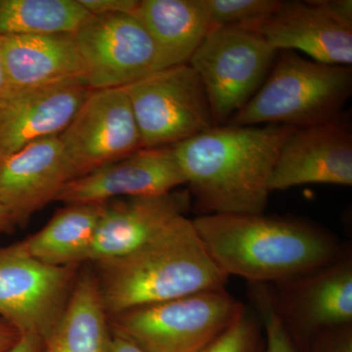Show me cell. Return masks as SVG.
<instances>
[{
  "label": "cell",
  "instance_id": "cell-1",
  "mask_svg": "<svg viewBox=\"0 0 352 352\" xmlns=\"http://www.w3.org/2000/svg\"><path fill=\"white\" fill-rule=\"evenodd\" d=\"M293 129L226 124L173 146L198 214H263L273 168Z\"/></svg>",
  "mask_w": 352,
  "mask_h": 352
},
{
  "label": "cell",
  "instance_id": "cell-2",
  "mask_svg": "<svg viewBox=\"0 0 352 352\" xmlns=\"http://www.w3.org/2000/svg\"><path fill=\"white\" fill-rule=\"evenodd\" d=\"M192 220L220 270L249 284L291 281L342 252L332 234L302 220L263 214L200 215Z\"/></svg>",
  "mask_w": 352,
  "mask_h": 352
},
{
  "label": "cell",
  "instance_id": "cell-3",
  "mask_svg": "<svg viewBox=\"0 0 352 352\" xmlns=\"http://www.w3.org/2000/svg\"><path fill=\"white\" fill-rule=\"evenodd\" d=\"M97 283L109 316L132 308L226 288L228 276L185 215L120 258L96 263Z\"/></svg>",
  "mask_w": 352,
  "mask_h": 352
},
{
  "label": "cell",
  "instance_id": "cell-4",
  "mask_svg": "<svg viewBox=\"0 0 352 352\" xmlns=\"http://www.w3.org/2000/svg\"><path fill=\"white\" fill-rule=\"evenodd\" d=\"M352 94V68L320 63L295 51H278L258 91L228 124H276L300 129L344 116Z\"/></svg>",
  "mask_w": 352,
  "mask_h": 352
},
{
  "label": "cell",
  "instance_id": "cell-5",
  "mask_svg": "<svg viewBox=\"0 0 352 352\" xmlns=\"http://www.w3.org/2000/svg\"><path fill=\"white\" fill-rule=\"evenodd\" d=\"M226 288L109 316L111 333L144 352H200L244 309Z\"/></svg>",
  "mask_w": 352,
  "mask_h": 352
},
{
  "label": "cell",
  "instance_id": "cell-6",
  "mask_svg": "<svg viewBox=\"0 0 352 352\" xmlns=\"http://www.w3.org/2000/svg\"><path fill=\"white\" fill-rule=\"evenodd\" d=\"M277 53L252 30H210L188 64L203 83L215 126L228 124L258 91Z\"/></svg>",
  "mask_w": 352,
  "mask_h": 352
},
{
  "label": "cell",
  "instance_id": "cell-7",
  "mask_svg": "<svg viewBox=\"0 0 352 352\" xmlns=\"http://www.w3.org/2000/svg\"><path fill=\"white\" fill-rule=\"evenodd\" d=\"M122 88L143 148L171 147L215 126L205 88L189 64L153 72Z\"/></svg>",
  "mask_w": 352,
  "mask_h": 352
},
{
  "label": "cell",
  "instance_id": "cell-8",
  "mask_svg": "<svg viewBox=\"0 0 352 352\" xmlns=\"http://www.w3.org/2000/svg\"><path fill=\"white\" fill-rule=\"evenodd\" d=\"M80 270V264L41 263L18 242L0 245V318L21 335L45 339L63 314Z\"/></svg>",
  "mask_w": 352,
  "mask_h": 352
},
{
  "label": "cell",
  "instance_id": "cell-9",
  "mask_svg": "<svg viewBox=\"0 0 352 352\" xmlns=\"http://www.w3.org/2000/svg\"><path fill=\"white\" fill-rule=\"evenodd\" d=\"M59 139L69 180L143 148L131 101L122 87L94 90Z\"/></svg>",
  "mask_w": 352,
  "mask_h": 352
},
{
  "label": "cell",
  "instance_id": "cell-10",
  "mask_svg": "<svg viewBox=\"0 0 352 352\" xmlns=\"http://www.w3.org/2000/svg\"><path fill=\"white\" fill-rule=\"evenodd\" d=\"M74 38L94 90L124 87L155 72L154 43L132 14L92 15Z\"/></svg>",
  "mask_w": 352,
  "mask_h": 352
},
{
  "label": "cell",
  "instance_id": "cell-11",
  "mask_svg": "<svg viewBox=\"0 0 352 352\" xmlns=\"http://www.w3.org/2000/svg\"><path fill=\"white\" fill-rule=\"evenodd\" d=\"M278 314L296 344L352 325V256L342 251L318 270L285 283L273 285Z\"/></svg>",
  "mask_w": 352,
  "mask_h": 352
},
{
  "label": "cell",
  "instance_id": "cell-12",
  "mask_svg": "<svg viewBox=\"0 0 352 352\" xmlns=\"http://www.w3.org/2000/svg\"><path fill=\"white\" fill-rule=\"evenodd\" d=\"M305 184L352 185V127L346 115L294 129L284 141L270 180V192Z\"/></svg>",
  "mask_w": 352,
  "mask_h": 352
},
{
  "label": "cell",
  "instance_id": "cell-13",
  "mask_svg": "<svg viewBox=\"0 0 352 352\" xmlns=\"http://www.w3.org/2000/svg\"><path fill=\"white\" fill-rule=\"evenodd\" d=\"M171 147L142 148L62 187L57 201L107 203L115 199L164 195L185 185Z\"/></svg>",
  "mask_w": 352,
  "mask_h": 352
},
{
  "label": "cell",
  "instance_id": "cell-14",
  "mask_svg": "<svg viewBox=\"0 0 352 352\" xmlns=\"http://www.w3.org/2000/svg\"><path fill=\"white\" fill-rule=\"evenodd\" d=\"M94 91L82 78L11 89L0 106V159L67 129Z\"/></svg>",
  "mask_w": 352,
  "mask_h": 352
},
{
  "label": "cell",
  "instance_id": "cell-15",
  "mask_svg": "<svg viewBox=\"0 0 352 352\" xmlns=\"http://www.w3.org/2000/svg\"><path fill=\"white\" fill-rule=\"evenodd\" d=\"M252 31L278 51H302L324 64L352 63V23L331 10L327 0L280 1Z\"/></svg>",
  "mask_w": 352,
  "mask_h": 352
},
{
  "label": "cell",
  "instance_id": "cell-16",
  "mask_svg": "<svg viewBox=\"0 0 352 352\" xmlns=\"http://www.w3.org/2000/svg\"><path fill=\"white\" fill-rule=\"evenodd\" d=\"M191 207L188 192L115 199L105 203L85 263L120 258L149 242Z\"/></svg>",
  "mask_w": 352,
  "mask_h": 352
},
{
  "label": "cell",
  "instance_id": "cell-17",
  "mask_svg": "<svg viewBox=\"0 0 352 352\" xmlns=\"http://www.w3.org/2000/svg\"><path fill=\"white\" fill-rule=\"evenodd\" d=\"M69 182L59 135L39 139L0 159V204L18 226L56 200Z\"/></svg>",
  "mask_w": 352,
  "mask_h": 352
},
{
  "label": "cell",
  "instance_id": "cell-18",
  "mask_svg": "<svg viewBox=\"0 0 352 352\" xmlns=\"http://www.w3.org/2000/svg\"><path fill=\"white\" fill-rule=\"evenodd\" d=\"M0 50L11 89L85 80L74 34L0 36Z\"/></svg>",
  "mask_w": 352,
  "mask_h": 352
},
{
  "label": "cell",
  "instance_id": "cell-19",
  "mask_svg": "<svg viewBox=\"0 0 352 352\" xmlns=\"http://www.w3.org/2000/svg\"><path fill=\"white\" fill-rule=\"evenodd\" d=\"M132 15L154 43L155 72L188 64L212 29L206 0H138Z\"/></svg>",
  "mask_w": 352,
  "mask_h": 352
},
{
  "label": "cell",
  "instance_id": "cell-20",
  "mask_svg": "<svg viewBox=\"0 0 352 352\" xmlns=\"http://www.w3.org/2000/svg\"><path fill=\"white\" fill-rule=\"evenodd\" d=\"M112 333L95 273L80 270L63 314L43 352H111Z\"/></svg>",
  "mask_w": 352,
  "mask_h": 352
},
{
  "label": "cell",
  "instance_id": "cell-21",
  "mask_svg": "<svg viewBox=\"0 0 352 352\" xmlns=\"http://www.w3.org/2000/svg\"><path fill=\"white\" fill-rule=\"evenodd\" d=\"M105 203L71 204L18 244L32 258L55 266L85 263Z\"/></svg>",
  "mask_w": 352,
  "mask_h": 352
},
{
  "label": "cell",
  "instance_id": "cell-22",
  "mask_svg": "<svg viewBox=\"0 0 352 352\" xmlns=\"http://www.w3.org/2000/svg\"><path fill=\"white\" fill-rule=\"evenodd\" d=\"M91 16L78 0H0V36L75 34Z\"/></svg>",
  "mask_w": 352,
  "mask_h": 352
},
{
  "label": "cell",
  "instance_id": "cell-23",
  "mask_svg": "<svg viewBox=\"0 0 352 352\" xmlns=\"http://www.w3.org/2000/svg\"><path fill=\"white\" fill-rule=\"evenodd\" d=\"M249 296L265 333L264 352H298L296 344L278 314L270 285L249 284Z\"/></svg>",
  "mask_w": 352,
  "mask_h": 352
},
{
  "label": "cell",
  "instance_id": "cell-24",
  "mask_svg": "<svg viewBox=\"0 0 352 352\" xmlns=\"http://www.w3.org/2000/svg\"><path fill=\"white\" fill-rule=\"evenodd\" d=\"M210 27L252 30L276 10L279 0H206Z\"/></svg>",
  "mask_w": 352,
  "mask_h": 352
},
{
  "label": "cell",
  "instance_id": "cell-25",
  "mask_svg": "<svg viewBox=\"0 0 352 352\" xmlns=\"http://www.w3.org/2000/svg\"><path fill=\"white\" fill-rule=\"evenodd\" d=\"M258 315L244 307L235 320L200 352H254L261 344Z\"/></svg>",
  "mask_w": 352,
  "mask_h": 352
},
{
  "label": "cell",
  "instance_id": "cell-26",
  "mask_svg": "<svg viewBox=\"0 0 352 352\" xmlns=\"http://www.w3.org/2000/svg\"><path fill=\"white\" fill-rule=\"evenodd\" d=\"M307 346L309 352H352V325L322 332Z\"/></svg>",
  "mask_w": 352,
  "mask_h": 352
},
{
  "label": "cell",
  "instance_id": "cell-27",
  "mask_svg": "<svg viewBox=\"0 0 352 352\" xmlns=\"http://www.w3.org/2000/svg\"><path fill=\"white\" fill-rule=\"evenodd\" d=\"M91 15L133 14L138 0H78Z\"/></svg>",
  "mask_w": 352,
  "mask_h": 352
},
{
  "label": "cell",
  "instance_id": "cell-28",
  "mask_svg": "<svg viewBox=\"0 0 352 352\" xmlns=\"http://www.w3.org/2000/svg\"><path fill=\"white\" fill-rule=\"evenodd\" d=\"M19 331L0 318V352H9L21 338Z\"/></svg>",
  "mask_w": 352,
  "mask_h": 352
},
{
  "label": "cell",
  "instance_id": "cell-29",
  "mask_svg": "<svg viewBox=\"0 0 352 352\" xmlns=\"http://www.w3.org/2000/svg\"><path fill=\"white\" fill-rule=\"evenodd\" d=\"M43 340L36 336L22 335L9 352H43Z\"/></svg>",
  "mask_w": 352,
  "mask_h": 352
},
{
  "label": "cell",
  "instance_id": "cell-30",
  "mask_svg": "<svg viewBox=\"0 0 352 352\" xmlns=\"http://www.w3.org/2000/svg\"><path fill=\"white\" fill-rule=\"evenodd\" d=\"M17 226L12 214L0 204V233H12Z\"/></svg>",
  "mask_w": 352,
  "mask_h": 352
},
{
  "label": "cell",
  "instance_id": "cell-31",
  "mask_svg": "<svg viewBox=\"0 0 352 352\" xmlns=\"http://www.w3.org/2000/svg\"><path fill=\"white\" fill-rule=\"evenodd\" d=\"M111 352H144L139 347L134 346L129 340L122 339L119 336L112 333V344H111Z\"/></svg>",
  "mask_w": 352,
  "mask_h": 352
},
{
  "label": "cell",
  "instance_id": "cell-32",
  "mask_svg": "<svg viewBox=\"0 0 352 352\" xmlns=\"http://www.w3.org/2000/svg\"><path fill=\"white\" fill-rule=\"evenodd\" d=\"M10 90V85H9L6 67H4L3 58H2L1 50H0V106L6 100Z\"/></svg>",
  "mask_w": 352,
  "mask_h": 352
},
{
  "label": "cell",
  "instance_id": "cell-33",
  "mask_svg": "<svg viewBox=\"0 0 352 352\" xmlns=\"http://www.w3.org/2000/svg\"><path fill=\"white\" fill-rule=\"evenodd\" d=\"M254 352H264L263 351V342H261V344L258 346V349H256Z\"/></svg>",
  "mask_w": 352,
  "mask_h": 352
}]
</instances>
